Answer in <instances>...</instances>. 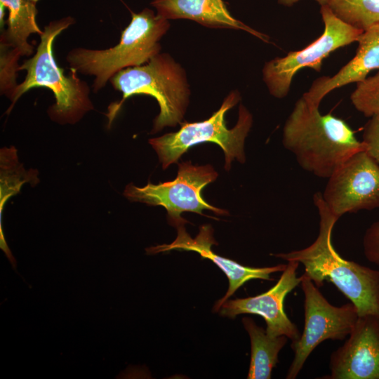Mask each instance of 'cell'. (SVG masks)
<instances>
[{"label":"cell","instance_id":"obj_7","mask_svg":"<svg viewBox=\"0 0 379 379\" xmlns=\"http://www.w3.org/2000/svg\"><path fill=\"white\" fill-rule=\"evenodd\" d=\"M178 164V175L174 180L157 185L148 182L142 187L131 183L126 186L124 196L131 201L164 207L169 224L175 227L188 222L181 216L185 212L203 215L204 210H209L218 215H227V211L209 204L202 197L204 187L218 177L213 166H194L191 161Z\"/></svg>","mask_w":379,"mask_h":379},{"label":"cell","instance_id":"obj_14","mask_svg":"<svg viewBox=\"0 0 379 379\" xmlns=\"http://www.w3.org/2000/svg\"><path fill=\"white\" fill-rule=\"evenodd\" d=\"M355 55L335 74L314 80L302 95L311 106L319 107L323 98L334 89L357 83L374 69H379V24L364 31L358 40Z\"/></svg>","mask_w":379,"mask_h":379},{"label":"cell","instance_id":"obj_23","mask_svg":"<svg viewBox=\"0 0 379 379\" xmlns=\"http://www.w3.org/2000/svg\"><path fill=\"white\" fill-rule=\"evenodd\" d=\"M363 248L366 259L379 266V220L366 230L363 238Z\"/></svg>","mask_w":379,"mask_h":379},{"label":"cell","instance_id":"obj_9","mask_svg":"<svg viewBox=\"0 0 379 379\" xmlns=\"http://www.w3.org/2000/svg\"><path fill=\"white\" fill-rule=\"evenodd\" d=\"M301 278V288L305 295V327L300 338L291 343L295 355L286 376L287 379L297 377L319 344L327 339L343 340L349 335L359 317L352 302L333 306L305 272Z\"/></svg>","mask_w":379,"mask_h":379},{"label":"cell","instance_id":"obj_12","mask_svg":"<svg viewBox=\"0 0 379 379\" xmlns=\"http://www.w3.org/2000/svg\"><path fill=\"white\" fill-rule=\"evenodd\" d=\"M329 379H379V317L359 316L344 345L330 357Z\"/></svg>","mask_w":379,"mask_h":379},{"label":"cell","instance_id":"obj_6","mask_svg":"<svg viewBox=\"0 0 379 379\" xmlns=\"http://www.w3.org/2000/svg\"><path fill=\"white\" fill-rule=\"evenodd\" d=\"M239 100V93L232 91L225 98L220 109L209 119L197 122L181 123L178 131L149 139V143L157 152L163 169L178 163L180 157L192 146L206 142H214L222 148L227 171L230 168L231 162L234 159L244 163V142L253 124L252 114L240 104L238 120L232 128H227L225 119V113Z\"/></svg>","mask_w":379,"mask_h":379},{"label":"cell","instance_id":"obj_3","mask_svg":"<svg viewBox=\"0 0 379 379\" xmlns=\"http://www.w3.org/2000/svg\"><path fill=\"white\" fill-rule=\"evenodd\" d=\"M75 22L72 16L51 21L40 35L36 51L23 61L20 71L26 72L25 79L18 84L6 114H9L18 99L34 88H46L54 95L55 102L48 109L51 119L60 124H74L94 109L90 98V87L73 69L67 75L56 63L53 44L56 37Z\"/></svg>","mask_w":379,"mask_h":379},{"label":"cell","instance_id":"obj_17","mask_svg":"<svg viewBox=\"0 0 379 379\" xmlns=\"http://www.w3.org/2000/svg\"><path fill=\"white\" fill-rule=\"evenodd\" d=\"M249 335L251 346L248 379H270L278 362V354L288 341L286 335L272 337L258 326L250 317L242 319Z\"/></svg>","mask_w":379,"mask_h":379},{"label":"cell","instance_id":"obj_20","mask_svg":"<svg viewBox=\"0 0 379 379\" xmlns=\"http://www.w3.org/2000/svg\"><path fill=\"white\" fill-rule=\"evenodd\" d=\"M355 109L366 117H379V71L357 83L350 95Z\"/></svg>","mask_w":379,"mask_h":379},{"label":"cell","instance_id":"obj_24","mask_svg":"<svg viewBox=\"0 0 379 379\" xmlns=\"http://www.w3.org/2000/svg\"><path fill=\"white\" fill-rule=\"evenodd\" d=\"M321 6L326 5L328 0H315ZM299 0H278V3L284 6L291 7L298 3Z\"/></svg>","mask_w":379,"mask_h":379},{"label":"cell","instance_id":"obj_25","mask_svg":"<svg viewBox=\"0 0 379 379\" xmlns=\"http://www.w3.org/2000/svg\"><path fill=\"white\" fill-rule=\"evenodd\" d=\"M5 8L6 7L4 5L0 4V25H1V28H2V27H4V17Z\"/></svg>","mask_w":379,"mask_h":379},{"label":"cell","instance_id":"obj_5","mask_svg":"<svg viewBox=\"0 0 379 379\" xmlns=\"http://www.w3.org/2000/svg\"><path fill=\"white\" fill-rule=\"evenodd\" d=\"M109 81L122 93V99L108 107V127L124 101L134 95H151L159 104L160 112L154 119L152 134L182 123L189 105L190 86L184 69L169 54L159 53L144 65L126 68Z\"/></svg>","mask_w":379,"mask_h":379},{"label":"cell","instance_id":"obj_16","mask_svg":"<svg viewBox=\"0 0 379 379\" xmlns=\"http://www.w3.org/2000/svg\"><path fill=\"white\" fill-rule=\"evenodd\" d=\"M0 4L8 9L7 28L1 33L0 41L18 49L22 56L34 53V47L28 43L32 34L41 35L36 22V3L30 0H0Z\"/></svg>","mask_w":379,"mask_h":379},{"label":"cell","instance_id":"obj_8","mask_svg":"<svg viewBox=\"0 0 379 379\" xmlns=\"http://www.w3.org/2000/svg\"><path fill=\"white\" fill-rule=\"evenodd\" d=\"M324 29L322 34L305 48L274 58L262 68V79L270 93L283 98L289 92L293 79L302 68L320 72L322 61L333 51L358 41L364 32L337 18L327 5L320 9Z\"/></svg>","mask_w":379,"mask_h":379},{"label":"cell","instance_id":"obj_21","mask_svg":"<svg viewBox=\"0 0 379 379\" xmlns=\"http://www.w3.org/2000/svg\"><path fill=\"white\" fill-rule=\"evenodd\" d=\"M22 56L18 49L0 41V93L11 101L18 85L17 72L20 71L18 61Z\"/></svg>","mask_w":379,"mask_h":379},{"label":"cell","instance_id":"obj_26","mask_svg":"<svg viewBox=\"0 0 379 379\" xmlns=\"http://www.w3.org/2000/svg\"><path fill=\"white\" fill-rule=\"evenodd\" d=\"M30 1H32L33 2H35V3H37L39 0H30Z\"/></svg>","mask_w":379,"mask_h":379},{"label":"cell","instance_id":"obj_19","mask_svg":"<svg viewBox=\"0 0 379 379\" xmlns=\"http://www.w3.org/2000/svg\"><path fill=\"white\" fill-rule=\"evenodd\" d=\"M326 5L343 22L362 32L379 24V0H328Z\"/></svg>","mask_w":379,"mask_h":379},{"label":"cell","instance_id":"obj_10","mask_svg":"<svg viewBox=\"0 0 379 379\" xmlns=\"http://www.w3.org/2000/svg\"><path fill=\"white\" fill-rule=\"evenodd\" d=\"M322 197L332 213L379 208V166L365 151L348 158L328 178Z\"/></svg>","mask_w":379,"mask_h":379},{"label":"cell","instance_id":"obj_15","mask_svg":"<svg viewBox=\"0 0 379 379\" xmlns=\"http://www.w3.org/2000/svg\"><path fill=\"white\" fill-rule=\"evenodd\" d=\"M150 4L167 20L187 19L211 28L240 29L269 41L268 36L234 18L222 0H153Z\"/></svg>","mask_w":379,"mask_h":379},{"label":"cell","instance_id":"obj_2","mask_svg":"<svg viewBox=\"0 0 379 379\" xmlns=\"http://www.w3.org/2000/svg\"><path fill=\"white\" fill-rule=\"evenodd\" d=\"M282 142L302 169L327 179L352 155L365 150L343 119L321 114L302 96L285 122Z\"/></svg>","mask_w":379,"mask_h":379},{"label":"cell","instance_id":"obj_18","mask_svg":"<svg viewBox=\"0 0 379 379\" xmlns=\"http://www.w3.org/2000/svg\"><path fill=\"white\" fill-rule=\"evenodd\" d=\"M0 161V232H2L1 215L5 203L20 192L23 184L28 182L34 186L38 183L39 179L36 170L31 168L26 171L18 161L17 150L13 146L1 149Z\"/></svg>","mask_w":379,"mask_h":379},{"label":"cell","instance_id":"obj_4","mask_svg":"<svg viewBox=\"0 0 379 379\" xmlns=\"http://www.w3.org/2000/svg\"><path fill=\"white\" fill-rule=\"evenodd\" d=\"M170 27L168 20L150 8L132 13L120 40L105 49L74 48L66 55L70 69L93 76L92 88L97 93L119 72L147 62L160 53L159 41Z\"/></svg>","mask_w":379,"mask_h":379},{"label":"cell","instance_id":"obj_22","mask_svg":"<svg viewBox=\"0 0 379 379\" xmlns=\"http://www.w3.org/2000/svg\"><path fill=\"white\" fill-rule=\"evenodd\" d=\"M361 141L365 151L379 166V117H371L365 124Z\"/></svg>","mask_w":379,"mask_h":379},{"label":"cell","instance_id":"obj_11","mask_svg":"<svg viewBox=\"0 0 379 379\" xmlns=\"http://www.w3.org/2000/svg\"><path fill=\"white\" fill-rule=\"evenodd\" d=\"M300 262L288 261L277 284L267 291L255 296L226 300L220 308L222 316L234 319L242 314L260 315L265 319L267 335L275 337L286 335L292 342L300 338L295 324L284 312V302L288 293L301 282L296 271Z\"/></svg>","mask_w":379,"mask_h":379},{"label":"cell","instance_id":"obj_13","mask_svg":"<svg viewBox=\"0 0 379 379\" xmlns=\"http://www.w3.org/2000/svg\"><path fill=\"white\" fill-rule=\"evenodd\" d=\"M178 234L175 239L170 244H162L146 248L148 254L167 252L171 250L194 251L202 258L211 260L227 276L229 288L225 295L216 302L214 310L218 311L222 305L232 295L235 291L245 283L251 279L271 281L270 274L283 272L286 265H278L273 267H251L244 266L229 258L218 255L212 251L213 244H218L213 237V229L209 225H202L195 238H192L186 232L184 225L177 227Z\"/></svg>","mask_w":379,"mask_h":379},{"label":"cell","instance_id":"obj_1","mask_svg":"<svg viewBox=\"0 0 379 379\" xmlns=\"http://www.w3.org/2000/svg\"><path fill=\"white\" fill-rule=\"evenodd\" d=\"M313 202L319 216V234L309 246L288 253L271 254L286 261L295 260L318 287L324 281L333 283L357 307L359 316L379 317V271L342 258L332 244V232L338 220L325 203L321 192Z\"/></svg>","mask_w":379,"mask_h":379}]
</instances>
